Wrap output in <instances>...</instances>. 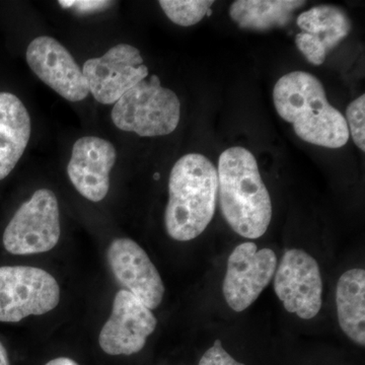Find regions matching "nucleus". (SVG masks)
Here are the masks:
<instances>
[{"mask_svg": "<svg viewBox=\"0 0 365 365\" xmlns=\"http://www.w3.org/2000/svg\"><path fill=\"white\" fill-rule=\"evenodd\" d=\"M45 365H79L78 362L74 361L71 359H67V357H58V359H55L51 360V361L48 362L47 364Z\"/></svg>", "mask_w": 365, "mask_h": 365, "instance_id": "4be33fe9", "label": "nucleus"}, {"mask_svg": "<svg viewBox=\"0 0 365 365\" xmlns=\"http://www.w3.org/2000/svg\"><path fill=\"white\" fill-rule=\"evenodd\" d=\"M365 96L362 95L350 103L346 110V123H347L349 135L351 134L353 141L357 148L365 150Z\"/></svg>", "mask_w": 365, "mask_h": 365, "instance_id": "6ab92c4d", "label": "nucleus"}, {"mask_svg": "<svg viewBox=\"0 0 365 365\" xmlns=\"http://www.w3.org/2000/svg\"><path fill=\"white\" fill-rule=\"evenodd\" d=\"M340 328L349 339L365 345V271L351 269L342 274L336 288Z\"/></svg>", "mask_w": 365, "mask_h": 365, "instance_id": "2eb2a0df", "label": "nucleus"}, {"mask_svg": "<svg viewBox=\"0 0 365 365\" xmlns=\"http://www.w3.org/2000/svg\"><path fill=\"white\" fill-rule=\"evenodd\" d=\"M113 275L124 290L130 292L150 309L162 304L165 285L150 257L130 239H116L107 251Z\"/></svg>", "mask_w": 365, "mask_h": 365, "instance_id": "f8f14e48", "label": "nucleus"}, {"mask_svg": "<svg viewBox=\"0 0 365 365\" xmlns=\"http://www.w3.org/2000/svg\"><path fill=\"white\" fill-rule=\"evenodd\" d=\"M116 158V150L109 141L96 136L81 137L72 148L67 174L81 195L100 202L109 192L110 172Z\"/></svg>", "mask_w": 365, "mask_h": 365, "instance_id": "ddd939ff", "label": "nucleus"}, {"mask_svg": "<svg viewBox=\"0 0 365 365\" xmlns=\"http://www.w3.org/2000/svg\"><path fill=\"white\" fill-rule=\"evenodd\" d=\"M217 176L225 222L242 237H261L270 225L272 203L253 153L239 146L223 151Z\"/></svg>", "mask_w": 365, "mask_h": 365, "instance_id": "f03ea898", "label": "nucleus"}, {"mask_svg": "<svg viewBox=\"0 0 365 365\" xmlns=\"http://www.w3.org/2000/svg\"><path fill=\"white\" fill-rule=\"evenodd\" d=\"M155 180L160 179V174H155Z\"/></svg>", "mask_w": 365, "mask_h": 365, "instance_id": "b1692460", "label": "nucleus"}, {"mask_svg": "<svg viewBox=\"0 0 365 365\" xmlns=\"http://www.w3.org/2000/svg\"><path fill=\"white\" fill-rule=\"evenodd\" d=\"M302 35L322 52L328 53L351 31V21L340 7L322 4L300 14L297 19Z\"/></svg>", "mask_w": 365, "mask_h": 365, "instance_id": "dca6fc26", "label": "nucleus"}, {"mask_svg": "<svg viewBox=\"0 0 365 365\" xmlns=\"http://www.w3.org/2000/svg\"><path fill=\"white\" fill-rule=\"evenodd\" d=\"M112 1H98V0H81V1H63L60 0L59 4L66 9H76L78 13L91 14L104 11L112 6Z\"/></svg>", "mask_w": 365, "mask_h": 365, "instance_id": "412c9836", "label": "nucleus"}, {"mask_svg": "<svg viewBox=\"0 0 365 365\" xmlns=\"http://www.w3.org/2000/svg\"><path fill=\"white\" fill-rule=\"evenodd\" d=\"M277 257L271 249L259 250L252 242L239 245L230 254L222 292L235 312L245 311L256 302L272 281Z\"/></svg>", "mask_w": 365, "mask_h": 365, "instance_id": "6e6552de", "label": "nucleus"}, {"mask_svg": "<svg viewBox=\"0 0 365 365\" xmlns=\"http://www.w3.org/2000/svg\"><path fill=\"white\" fill-rule=\"evenodd\" d=\"M26 62L34 73L53 91L69 102H81L88 97V81L71 52L61 43L40 36L28 46Z\"/></svg>", "mask_w": 365, "mask_h": 365, "instance_id": "9b49d317", "label": "nucleus"}, {"mask_svg": "<svg viewBox=\"0 0 365 365\" xmlns=\"http://www.w3.org/2000/svg\"><path fill=\"white\" fill-rule=\"evenodd\" d=\"M113 123L120 130L141 137L169 135L181 118V102L174 91L163 88L157 76L143 79L114 104Z\"/></svg>", "mask_w": 365, "mask_h": 365, "instance_id": "20e7f679", "label": "nucleus"}, {"mask_svg": "<svg viewBox=\"0 0 365 365\" xmlns=\"http://www.w3.org/2000/svg\"><path fill=\"white\" fill-rule=\"evenodd\" d=\"M31 118L23 102L11 93H0V181L23 157L30 140Z\"/></svg>", "mask_w": 365, "mask_h": 365, "instance_id": "4468645a", "label": "nucleus"}, {"mask_svg": "<svg viewBox=\"0 0 365 365\" xmlns=\"http://www.w3.org/2000/svg\"><path fill=\"white\" fill-rule=\"evenodd\" d=\"M274 290L287 312L300 319L314 318L323 295L318 262L302 250H288L274 274Z\"/></svg>", "mask_w": 365, "mask_h": 365, "instance_id": "0eeeda50", "label": "nucleus"}, {"mask_svg": "<svg viewBox=\"0 0 365 365\" xmlns=\"http://www.w3.org/2000/svg\"><path fill=\"white\" fill-rule=\"evenodd\" d=\"M56 279L30 266L0 267V322L18 323L29 316L49 313L58 306Z\"/></svg>", "mask_w": 365, "mask_h": 365, "instance_id": "39448f33", "label": "nucleus"}, {"mask_svg": "<svg viewBox=\"0 0 365 365\" xmlns=\"http://www.w3.org/2000/svg\"><path fill=\"white\" fill-rule=\"evenodd\" d=\"M273 101L276 111L302 140L327 148H342L349 140L344 115L329 103L324 86L313 74H285L274 86Z\"/></svg>", "mask_w": 365, "mask_h": 365, "instance_id": "f257e3e1", "label": "nucleus"}, {"mask_svg": "<svg viewBox=\"0 0 365 365\" xmlns=\"http://www.w3.org/2000/svg\"><path fill=\"white\" fill-rule=\"evenodd\" d=\"M304 4L299 0H237L230 6V16L242 29L267 31L287 26Z\"/></svg>", "mask_w": 365, "mask_h": 365, "instance_id": "f3484780", "label": "nucleus"}, {"mask_svg": "<svg viewBox=\"0 0 365 365\" xmlns=\"http://www.w3.org/2000/svg\"><path fill=\"white\" fill-rule=\"evenodd\" d=\"M88 91L103 105L116 104L125 93L148 76L140 52L133 46H114L102 57L83 64Z\"/></svg>", "mask_w": 365, "mask_h": 365, "instance_id": "1a4fd4ad", "label": "nucleus"}, {"mask_svg": "<svg viewBox=\"0 0 365 365\" xmlns=\"http://www.w3.org/2000/svg\"><path fill=\"white\" fill-rule=\"evenodd\" d=\"M217 195V170L207 158L189 153L180 158L170 175L168 235L179 242L199 237L212 220Z\"/></svg>", "mask_w": 365, "mask_h": 365, "instance_id": "7ed1b4c3", "label": "nucleus"}, {"mask_svg": "<svg viewBox=\"0 0 365 365\" xmlns=\"http://www.w3.org/2000/svg\"><path fill=\"white\" fill-rule=\"evenodd\" d=\"M0 365H9V354L1 342H0Z\"/></svg>", "mask_w": 365, "mask_h": 365, "instance_id": "5701e85b", "label": "nucleus"}, {"mask_svg": "<svg viewBox=\"0 0 365 365\" xmlns=\"http://www.w3.org/2000/svg\"><path fill=\"white\" fill-rule=\"evenodd\" d=\"M151 309L127 290L114 297L111 316L98 336L103 351L109 355H132L140 352L157 328Z\"/></svg>", "mask_w": 365, "mask_h": 365, "instance_id": "9d476101", "label": "nucleus"}, {"mask_svg": "<svg viewBox=\"0 0 365 365\" xmlns=\"http://www.w3.org/2000/svg\"><path fill=\"white\" fill-rule=\"evenodd\" d=\"M59 206L51 190L40 189L21 204L4 230V248L13 255L46 253L59 241Z\"/></svg>", "mask_w": 365, "mask_h": 365, "instance_id": "423d86ee", "label": "nucleus"}, {"mask_svg": "<svg viewBox=\"0 0 365 365\" xmlns=\"http://www.w3.org/2000/svg\"><path fill=\"white\" fill-rule=\"evenodd\" d=\"M163 13L173 23L181 26H191L207 16L213 0H160Z\"/></svg>", "mask_w": 365, "mask_h": 365, "instance_id": "a211bd4d", "label": "nucleus"}, {"mask_svg": "<svg viewBox=\"0 0 365 365\" xmlns=\"http://www.w3.org/2000/svg\"><path fill=\"white\" fill-rule=\"evenodd\" d=\"M198 365H245L237 361L234 357L230 356L225 348L222 347V341L216 340L215 344L204 353Z\"/></svg>", "mask_w": 365, "mask_h": 365, "instance_id": "aec40b11", "label": "nucleus"}]
</instances>
